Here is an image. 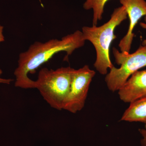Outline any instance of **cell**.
<instances>
[{
	"label": "cell",
	"instance_id": "7c38bea8",
	"mask_svg": "<svg viewBox=\"0 0 146 146\" xmlns=\"http://www.w3.org/2000/svg\"><path fill=\"white\" fill-rule=\"evenodd\" d=\"M12 81H13V80L11 79H5L0 78V84H9Z\"/></svg>",
	"mask_w": 146,
	"mask_h": 146
},
{
	"label": "cell",
	"instance_id": "ba28073f",
	"mask_svg": "<svg viewBox=\"0 0 146 146\" xmlns=\"http://www.w3.org/2000/svg\"><path fill=\"white\" fill-rule=\"evenodd\" d=\"M121 121L146 124V96L130 103Z\"/></svg>",
	"mask_w": 146,
	"mask_h": 146
},
{
	"label": "cell",
	"instance_id": "52a82bcc",
	"mask_svg": "<svg viewBox=\"0 0 146 146\" xmlns=\"http://www.w3.org/2000/svg\"><path fill=\"white\" fill-rule=\"evenodd\" d=\"M119 98L131 103L146 96V70L133 74L118 91Z\"/></svg>",
	"mask_w": 146,
	"mask_h": 146
},
{
	"label": "cell",
	"instance_id": "8992f818",
	"mask_svg": "<svg viewBox=\"0 0 146 146\" xmlns=\"http://www.w3.org/2000/svg\"><path fill=\"white\" fill-rule=\"evenodd\" d=\"M120 4L125 9L129 19V26L126 34L119 44L120 51L130 52L134 34L133 30L138 21L146 16L145 0H119Z\"/></svg>",
	"mask_w": 146,
	"mask_h": 146
},
{
	"label": "cell",
	"instance_id": "5bb4252c",
	"mask_svg": "<svg viewBox=\"0 0 146 146\" xmlns=\"http://www.w3.org/2000/svg\"><path fill=\"white\" fill-rule=\"evenodd\" d=\"M3 72L2 71V70H1V69H0V76L2 74Z\"/></svg>",
	"mask_w": 146,
	"mask_h": 146
},
{
	"label": "cell",
	"instance_id": "3957f363",
	"mask_svg": "<svg viewBox=\"0 0 146 146\" xmlns=\"http://www.w3.org/2000/svg\"><path fill=\"white\" fill-rule=\"evenodd\" d=\"M75 69L61 67L56 70L44 68L39 71L35 89L52 108L60 110L70 88Z\"/></svg>",
	"mask_w": 146,
	"mask_h": 146
},
{
	"label": "cell",
	"instance_id": "5b68a950",
	"mask_svg": "<svg viewBox=\"0 0 146 146\" xmlns=\"http://www.w3.org/2000/svg\"><path fill=\"white\" fill-rule=\"evenodd\" d=\"M96 72L85 65L75 70L70 91L63 104V110L75 114L83 109L88 96L90 84Z\"/></svg>",
	"mask_w": 146,
	"mask_h": 146
},
{
	"label": "cell",
	"instance_id": "7a4b0ae2",
	"mask_svg": "<svg viewBox=\"0 0 146 146\" xmlns=\"http://www.w3.org/2000/svg\"><path fill=\"white\" fill-rule=\"evenodd\" d=\"M127 18L125 8L121 6L115 8L109 21L100 26L82 28L84 40L91 42L96 50V58L94 66L101 74H107L108 69L114 66L110 56V49L112 42L117 37L115 34V29Z\"/></svg>",
	"mask_w": 146,
	"mask_h": 146
},
{
	"label": "cell",
	"instance_id": "4fadbf2b",
	"mask_svg": "<svg viewBox=\"0 0 146 146\" xmlns=\"http://www.w3.org/2000/svg\"><path fill=\"white\" fill-rule=\"evenodd\" d=\"M4 27L3 26L0 25V43L5 41V37L3 35Z\"/></svg>",
	"mask_w": 146,
	"mask_h": 146
},
{
	"label": "cell",
	"instance_id": "6da1fadb",
	"mask_svg": "<svg viewBox=\"0 0 146 146\" xmlns=\"http://www.w3.org/2000/svg\"><path fill=\"white\" fill-rule=\"evenodd\" d=\"M85 42L82 31L77 30L60 40L53 39L45 43L35 42L19 55L18 67L14 72L15 86L24 89L35 88V81L29 77V73L35 72L58 53L65 52V59H68L76 50L83 46Z\"/></svg>",
	"mask_w": 146,
	"mask_h": 146
},
{
	"label": "cell",
	"instance_id": "9a60e30c",
	"mask_svg": "<svg viewBox=\"0 0 146 146\" xmlns=\"http://www.w3.org/2000/svg\"><path fill=\"white\" fill-rule=\"evenodd\" d=\"M145 129H146V124H145Z\"/></svg>",
	"mask_w": 146,
	"mask_h": 146
},
{
	"label": "cell",
	"instance_id": "30bf717a",
	"mask_svg": "<svg viewBox=\"0 0 146 146\" xmlns=\"http://www.w3.org/2000/svg\"><path fill=\"white\" fill-rule=\"evenodd\" d=\"M138 131L142 137L141 141V146H146V129H140Z\"/></svg>",
	"mask_w": 146,
	"mask_h": 146
},
{
	"label": "cell",
	"instance_id": "8fae6325",
	"mask_svg": "<svg viewBox=\"0 0 146 146\" xmlns=\"http://www.w3.org/2000/svg\"><path fill=\"white\" fill-rule=\"evenodd\" d=\"M140 25L142 28L146 30V16H145V18H144V22L140 23ZM142 45H143V46L146 45V39H144L143 41L142 42Z\"/></svg>",
	"mask_w": 146,
	"mask_h": 146
},
{
	"label": "cell",
	"instance_id": "277c9868",
	"mask_svg": "<svg viewBox=\"0 0 146 146\" xmlns=\"http://www.w3.org/2000/svg\"><path fill=\"white\" fill-rule=\"evenodd\" d=\"M115 62L119 65L110 70L106 76L108 88L112 92L118 91L133 74L146 67V45H141L135 52H121L115 48H112Z\"/></svg>",
	"mask_w": 146,
	"mask_h": 146
},
{
	"label": "cell",
	"instance_id": "9c48e42d",
	"mask_svg": "<svg viewBox=\"0 0 146 146\" xmlns=\"http://www.w3.org/2000/svg\"><path fill=\"white\" fill-rule=\"evenodd\" d=\"M109 0H86L83 7L85 10H92L93 12V25H97L98 22L102 19L105 6Z\"/></svg>",
	"mask_w": 146,
	"mask_h": 146
}]
</instances>
